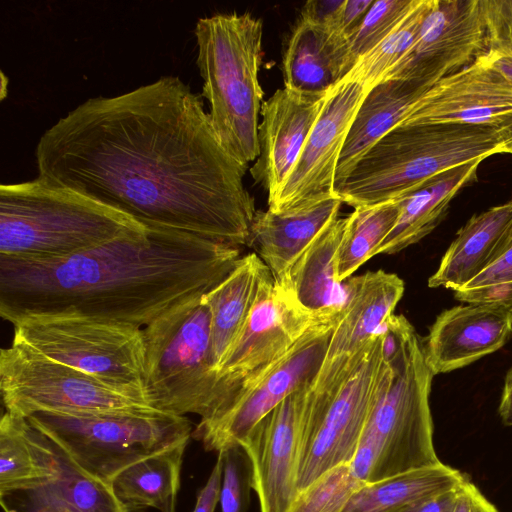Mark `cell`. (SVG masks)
Instances as JSON below:
<instances>
[{
  "instance_id": "40",
  "label": "cell",
  "mask_w": 512,
  "mask_h": 512,
  "mask_svg": "<svg viewBox=\"0 0 512 512\" xmlns=\"http://www.w3.org/2000/svg\"><path fill=\"white\" fill-rule=\"evenodd\" d=\"M223 476V456L219 452L210 476L199 491L193 512H214L220 498Z\"/></svg>"
},
{
  "instance_id": "30",
  "label": "cell",
  "mask_w": 512,
  "mask_h": 512,
  "mask_svg": "<svg viewBox=\"0 0 512 512\" xmlns=\"http://www.w3.org/2000/svg\"><path fill=\"white\" fill-rule=\"evenodd\" d=\"M188 442L148 456L120 472L110 483L117 497L131 510L154 508L176 512L181 469Z\"/></svg>"
},
{
  "instance_id": "26",
  "label": "cell",
  "mask_w": 512,
  "mask_h": 512,
  "mask_svg": "<svg viewBox=\"0 0 512 512\" xmlns=\"http://www.w3.org/2000/svg\"><path fill=\"white\" fill-rule=\"evenodd\" d=\"M343 202L330 198L312 207L274 213L257 211L250 242L270 269L275 280H282L315 237L337 216Z\"/></svg>"
},
{
  "instance_id": "42",
  "label": "cell",
  "mask_w": 512,
  "mask_h": 512,
  "mask_svg": "<svg viewBox=\"0 0 512 512\" xmlns=\"http://www.w3.org/2000/svg\"><path fill=\"white\" fill-rule=\"evenodd\" d=\"M344 0H311L302 7L300 18L325 27Z\"/></svg>"
},
{
  "instance_id": "18",
  "label": "cell",
  "mask_w": 512,
  "mask_h": 512,
  "mask_svg": "<svg viewBox=\"0 0 512 512\" xmlns=\"http://www.w3.org/2000/svg\"><path fill=\"white\" fill-rule=\"evenodd\" d=\"M512 112V86L476 59L430 87L399 126L470 124L496 126Z\"/></svg>"
},
{
  "instance_id": "45",
  "label": "cell",
  "mask_w": 512,
  "mask_h": 512,
  "mask_svg": "<svg viewBox=\"0 0 512 512\" xmlns=\"http://www.w3.org/2000/svg\"><path fill=\"white\" fill-rule=\"evenodd\" d=\"M498 412L502 422L512 426V366L505 375Z\"/></svg>"
},
{
  "instance_id": "13",
  "label": "cell",
  "mask_w": 512,
  "mask_h": 512,
  "mask_svg": "<svg viewBox=\"0 0 512 512\" xmlns=\"http://www.w3.org/2000/svg\"><path fill=\"white\" fill-rule=\"evenodd\" d=\"M361 84L342 80L334 86L289 177L268 210L286 213L312 207L334 191L338 160L356 113L366 97Z\"/></svg>"
},
{
  "instance_id": "39",
  "label": "cell",
  "mask_w": 512,
  "mask_h": 512,
  "mask_svg": "<svg viewBox=\"0 0 512 512\" xmlns=\"http://www.w3.org/2000/svg\"><path fill=\"white\" fill-rule=\"evenodd\" d=\"M373 2L374 0H344L324 28L350 42Z\"/></svg>"
},
{
  "instance_id": "5",
  "label": "cell",
  "mask_w": 512,
  "mask_h": 512,
  "mask_svg": "<svg viewBox=\"0 0 512 512\" xmlns=\"http://www.w3.org/2000/svg\"><path fill=\"white\" fill-rule=\"evenodd\" d=\"M506 153L496 126H397L355 165L336 197L356 208L401 199L453 167Z\"/></svg>"
},
{
  "instance_id": "9",
  "label": "cell",
  "mask_w": 512,
  "mask_h": 512,
  "mask_svg": "<svg viewBox=\"0 0 512 512\" xmlns=\"http://www.w3.org/2000/svg\"><path fill=\"white\" fill-rule=\"evenodd\" d=\"M393 375L366 422L361 439L373 444L368 483L439 464L433 443L429 405L433 373L426 364L417 333L389 363Z\"/></svg>"
},
{
  "instance_id": "33",
  "label": "cell",
  "mask_w": 512,
  "mask_h": 512,
  "mask_svg": "<svg viewBox=\"0 0 512 512\" xmlns=\"http://www.w3.org/2000/svg\"><path fill=\"white\" fill-rule=\"evenodd\" d=\"M432 3L419 0L391 34L356 61L344 80L357 82L367 91L383 82L414 45Z\"/></svg>"
},
{
  "instance_id": "24",
  "label": "cell",
  "mask_w": 512,
  "mask_h": 512,
  "mask_svg": "<svg viewBox=\"0 0 512 512\" xmlns=\"http://www.w3.org/2000/svg\"><path fill=\"white\" fill-rule=\"evenodd\" d=\"M274 277L258 256L249 253L204 298L211 318V354L219 370L242 332L254 306Z\"/></svg>"
},
{
  "instance_id": "31",
  "label": "cell",
  "mask_w": 512,
  "mask_h": 512,
  "mask_svg": "<svg viewBox=\"0 0 512 512\" xmlns=\"http://www.w3.org/2000/svg\"><path fill=\"white\" fill-rule=\"evenodd\" d=\"M50 473L47 438L26 418L0 421V497L23 491Z\"/></svg>"
},
{
  "instance_id": "12",
  "label": "cell",
  "mask_w": 512,
  "mask_h": 512,
  "mask_svg": "<svg viewBox=\"0 0 512 512\" xmlns=\"http://www.w3.org/2000/svg\"><path fill=\"white\" fill-rule=\"evenodd\" d=\"M338 314L315 323L281 358L242 382L214 417L197 424L192 437L208 451L240 448L262 418L312 382L324 361Z\"/></svg>"
},
{
  "instance_id": "6",
  "label": "cell",
  "mask_w": 512,
  "mask_h": 512,
  "mask_svg": "<svg viewBox=\"0 0 512 512\" xmlns=\"http://www.w3.org/2000/svg\"><path fill=\"white\" fill-rule=\"evenodd\" d=\"M205 295L191 299L142 328L145 392L159 411L204 422L226 400L211 354V318Z\"/></svg>"
},
{
  "instance_id": "21",
  "label": "cell",
  "mask_w": 512,
  "mask_h": 512,
  "mask_svg": "<svg viewBox=\"0 0 512 512\" xmlns=\"http://www.w3.org/2000/svg\"><path fill=\"white\" fill-rule=\"evenodd\" d=\"M50 473L26 490L1 497L5 512H133L111 486L78 468L48 438Z\"/></svg>"
},
{
  "instance_id": "46",
  "label": "cell",
  "mask_w": 512,
  "mask_h": 512,
  "mask_svg": "<svg viewBox=\"0 0 512 512\" xmlns=\"http://www.w3.org/2000/svg\"><path fill=\"white\" fill-rule=\"evenodd\" d=\"M496 127L506 153L512 154V112L505 115Z\"/></svg>"
},
{
  "instance_id": "15",
  "label": "cell",
  "mask_w": 512,
  "mask_h": 512,
  "mask_svg": "<svg viewBox=\"0 0 512 512\" xmlns=\"http://www.w3.org/2000/svg\"><path fill=\"white\" fill-rule=\"evenodd\" d=\"M310 385L288 395L239 444L249 460L260 512H290L297 497L300 439Z\"/></svg>"
},
{
  "instance_id": "25",
  "label": "cell",
  "mask_w": 512,
  "mask_h": 512,
  "mask_svg": "<svg viewBox=\"0 0 512 512\" xmlns=\"http://www.w3.org/2000/svg\"><path fill=\"white\" fill-rule=\"evenodd\" d=\"M432 86L417 80L389 79L367 93L356 113L338 160L335 192L359 160L382 137L400 125L410 108Z\"/></svg>"
},
{
  "instance_id": "10",
  "label": "cell",
  "mask_w": 512,
  "mask_h": 512,
  "mask_svg": "<svg viewBox=\"0 0 512 512\" xmlns=\"http://www.w3.org/2000/svg\"><path fill=\"white\" fill-rule=\"evenodd\" d=\"M14 327L12 343L150 404L145 392L142 328L91 318L28 319Z\"/></svg>"
},
{
  "instance_id": "3",
  "label": "cell",
  "mask_w": 512,
  "mask_h": 512,
  "mask_svg": "<svg viewBox=\"0 0 512 512\" xmlns=\"http://www.w3.org/2000/svg\"><path fill=\"white\" fill-rule=\"evenodd\" d=\"M147 229L113 207L39 177L0 186V257L64 258Z\"/></svg>"
},
{
  "instance_id": "16",
  "label": "cell",
  "mask_w": 512,
  "mask_h": 512,
  "mask_svg": "<svg viewBox=\"0 0 512 512\" xmlns=\"http://www.w3.org/2000/svg\"><path fill=\"white\" fill-rule=\"evenodd\" d=\"M486 50L479 0H433L414 45L384 81L434 85L472 64Z\"/></svg>"
},
{
  "instance_id": "27",
  "label": "cell",
  "mask_w": 512,
  "mask_h": 512,
  "mask_svg": "<svg viewBox=\"0 0 512 512\" xmlns=\"http://www.w3.org/2000/svg\"><path fill=\"white\" fill-rule=\"evenodd\" d=\"M482 161L475 160L445 170L412 193L398 199V219L373 256L400 252L431 233L445 217L456 194L476 180Z\"/></svg>"
},
{
  "instance_id": "11",
  "label": "cell",
  "mask_w": 512,
  "mask_h": 512,
  "mask_svg": "<svg viewBox=\"0 0 512 512\" xmlns=\"http://www.w3.org/2000/svg\"><path fill=\"white\" fill-rule=\"evenodd\" d=\"M0 389L6 412L22 418L39 412L154 409L143 398L14 343L1 349Z\"/></svg>"
},
{
  "instance_id": "17",
  "label": "cell",
  "mask_w": 512,
  "mask_h": 512,
  "mask_svg": "<svg viewBox=\"0 0 512 512\" xmlns=\"http://www.w3.org/2000/svg\"><path fill=\"white\" fill-rule=\"evenodd\" d=\"M329 92L304 93L283 87L263 102L258 127L259 155L250 173L268 193V201L289 177Z\"/></svg>"
},
{
  "instance_id": "22",
  "label": "cell",
  "mask_w": 512,
  "mask_h": 512,
  "mask_svg": "<svg viewBox=\"0 0 512 512\" xmlns=\"http://www.w3.org/2000/svg\"><path fill=\"white\" fill-rule=\"evenodd\" d=\"M511 239L512 199L472 216L458 230L428 286L460 289L490 266Z\"/></svg>"
},
{
  "instance_id": "20",
  "label": "cell",
  "mask_w": 512,
  "mask_h": 512,
  "mask_svg": "<svg viewBox=\"0 0 512 512\" xmlns=\"http://www.w3.org/2000/svg\"><path fill=\"white\" fill-rule=\"evenodd\" d=\"M345 281V301L322 365L345 363L361 354L394 314L405 288L399 276L384 270Z\"/></svg>"
},
{
  "instance_id": "35",
  "label": "cell",
  "mask_w": 512,
  "mask_h": 512,
  "mask_svg": "<svg viewBox=\"0 0 512 512\" xmlns=\"http://www.w3.org/2000/svg\"><path fill=\"white\" fill-rule=\"evenodd\" d=\"M419 0H377L350 39L353 64L391 34L417 5Z\"/></svg>"
},
{
  "instance_id": "19",
  "label": "cell",
  "mask_w": 512,
  "mask_h": 512,
  "mask_svg": "<svg viewBox=\"0 0 512 512\" xmlns=\"http://www.w3.org/2000/svg\"><path fill=\"white\" fill-rule=\"evenodd\" d=\"M512 335V309L499 303H466L442 311L422 342L433 375L468 366L503 347Z\"/></svg>"
},
{
  "instance_id": "7",
  "label": "cell",
  "mask_w": 512,
  "mask_h": 512,
  "mask_svg": "<svg viewBox=\"0 0 512 512\" xmlns=\"http://www.w3.org/2000/svg\"><path fill=\"white\" fill-rule=\"evenodd\" d=\"M26 419L78 468L109 485L127 467L167 448L189 442L193 433L186 416L156 409L39 412Z\"/></svg>"
},
{
  "instance_id": "34",
  "label": "cell",
  "mask_w": 512,
  "mask_h": 512,
  "mask_svg": "<svg viewBox=\"0 0 512 512\" xmlns=\"http://www.w3.org/2000/svg\"><path fill=\"white\" fill-rule=\"evenodd\" d=\"M365 483L349 463L339 465L298 493L290 512H341L351 495Z\"/></svg>"
},
{
  "instance_id": "14",
  "label": "cell",
  "mask_w": 512,
  "mask_h": 512,
  "mask_svg": "<svg viewBox=\"0 0 512 512\" xmlns=\"http://www.w3.org/2000/svg\"><path fill=\"white\" fill-rule=\"evenodd\" d=\"M339 312L315 313L306 309L284 280L274 279L254 306L219 370L226 394L224 405L242 382L281 358L315 323Z\"/></svg>"
},
{
  "instance_id": "8",
  "label": "cell",
  "mask_w": 512,
  "mask_h": 512,
  "mask_svg": "<svg viewBox=\"0 0 512 512\" xmlns=\"http://www.w3.org/2000/svg\"><path fill=\"white\" fill-rule=\"evenodd\" d=\"M383 341L382 330L345 380L328 385L311 382L300 439L297 493L334 467L352 461L369 415L393 375L383 357Z\"/></svg>"
},
{
  "instance_id": "44",
  "label": "cell",
  "mask_w": 512,
  "mask_h": 512,
  "mask_svg": "<svg viewBox=\"0 0 512 512\" xmlns=\"http://www.w3.org/2000/svg\"><path fill=\"white\" fill-rule=\"evenodd\" d=\"M479 59L512 86V55L486 51Z\"/></svg>"
},
{
  "instance_id": "41",
  "label": "cell",
  "mask_w": 512,
  "mask_h": 512,
  "mask_svg": "<svg viewBox=\"0 0 512 512\" xmlns=\"http://www.w3.org/2000/svg\"><path fill=\"white\" fill-rule=\"evenodd\" d=\"M452 512H499L497 508L469 480L458 488Z\"/></svg>"
},
{
  "instance_id": "23",
  "label": "cell",
  "mask_w": 512,
  "mask_h": 512,
  "mask_svg": "<svg viewBox=\"0 0 512 512\" xmlns=\"http://www.w3.org/2000/svg\"><path fill=\"white\" fill-rule=\"evenodd\" d=\"M353 66L348 39L299 17L282 60L284 87L327 93L345 79Z\"/></svg>"
},
{
  "instance_id": "47",
  "label": "cell",
  "mask_w": 512,
  "mask_h": 512,
  "mask_svg": "<svg viewBox=\"0 0 512 512\" xmlns=\"http://www.w3.org/2000/svg\"><path fill=\"white\" fill-rule=\"evenodd\" d=\"M1 91H0V95H1V99H3L6 94H7V90H6V84L8 83V80L6 78V76L4 75L3 71H1Z\"/></svg>"
},
{
  "instance_id": "28",
  "label": "cell",
  "mask_w": 512,
  "mask_h": 512,
  "mask_svg": "<svg viewBox=\"0 0 512 512\" xmlns=\"http://www.w3.org/2000/svg\"><path fill=\"white\" fill-rule=\"evenodd\" d=\"M345 224L346 217L334 218L282 279L299 303L312 312L337 313L345 301V286L335 280V255Z\"/></svg>"
},
{
  "instance_id": "36",
  "label": "cell",
  "mask_w": 512,
  "mask_h": 512,
  "mask_svg": "<svg viewBox=\"0 0 512 512\" xmlns=\"http://www.w3.org/2000/svg\"><path fill=\"white\" fill-rule=\"evenodd\" d=\"M454 292L464 303H499L512 309V239L490 266Z\"/></svg>"
},
{
  "instance_id": "1",
  "label": "cell",
  "mask_w": 512,
  "mask_h": 512,
  "mask_svg": "<svg viewBox=\"0 0 512 512\" xmlns=\"http://www.w3.org/2000/svg\"><path fill=\"white\" fill-rule=\"evenodd\" d=\"M35 158L39 178L144 226L250 242L248 165L224 148L200 96L177 76L86 100L41 135Z\"/></svg>"
},
{
  "instance_id": "2",
  "label": "cell",
  "mask_w": 512,
  "mask_h": 512,
  "mask_svg": "<svg viewBox=\"0 0 512 512\" xmlns=\"http://www.w3.org/2000/svg\"><path fill=\"white\" fill-rule=\"evenodd\" d=\"M75 255L50 260L0 257V315L91 318L147 326L207 294L235 267L237 246L147 226Z\"/></svg>"
},
{
  "instance_id": "32",
  "label": "cell",
  "mask_w": 512,
  "mask_h": 512,
  "mask_svg": "<svg viewBox=\"0 0 512 512\" xmlns=\"http://www.w3.org/2000/svg\"><path fill=\"white\" fill-rule=\"evenodd\" d=\"M400 200L359 206L346 216L342 239L335 255V280L342 284L367 260L393 229Z\"/></svg>"
},
{
  "instance_id": "43",
  "label": "cell",
  "mask_w": 512,
  "mask_h": 512,
  "mask_svg": "<svg viewBox=\"0 0 512 512\" xmlns=\"http://www.w3.org/2000/svg\"><path fill=\"white\" fill-rule=\"evenodd\" d=\"M460 486L429 498L419 505L413 512H452L455 505L457 491Z\"/></svg>"
},
{
  "instance_id": "4",
  "label": "cell",
  "mask_w": 512,
  "mask_h": 512,
  "mask_svg": "<svg viewBox=\"0 0 512 512\" xmlns=\"http://www.w3.org/2000/svg\"><path fill=\"white\" fill-rule=\"evenodd\" d=\"M194 33L212 126L224 148L249 165L259 155L262 21L250 13L215 14L200 18Z\"/></svg>"
},
{
  "instance_id": "38",
  "label": "cell",
  "mask_w": 512,
  "mask_h": 512,
  "mask_svg": "<svg viewBox=\"0 0 512 512\" xmlns=\"http://www.w3.org/2000/svg\"><path fill=\"white\" fill-rule=\"evenodd\" d=\"M240 450L241 448H231L220 452L223 456V476L219 498L222 512H240L241 510Z\"/></svg>"
},
{
  "instance_id": "37",
  "label": "cell",
  "mask_w": 512,
  "mask_h": 512,
  "mask_svg": "<svg viewBox=\"0 0 512 512\" xmlns=\"http://www.w3.org/2000/svg\"><path fill=\"white\" fill-rule=\"evenodd\" d=\"M486 51L512 55V0H479Z\"/></svg>"
},
{
  "instance_id": "29",
  "label": "cell",
  "mask_w": 512,
  "mask_h": 512,
  "mask_svg": "<svg viewBox=\"0 0 512 512\" xmlns=\"http://www.w3.org/2000/svg\"><path fill=\"white\" fill-rule=\"evenodd\" d=\"M467 479L457 469L440 462L363 484L341 512H413L429 498L456 488Z\"/></svg>"
}]
</instances>
